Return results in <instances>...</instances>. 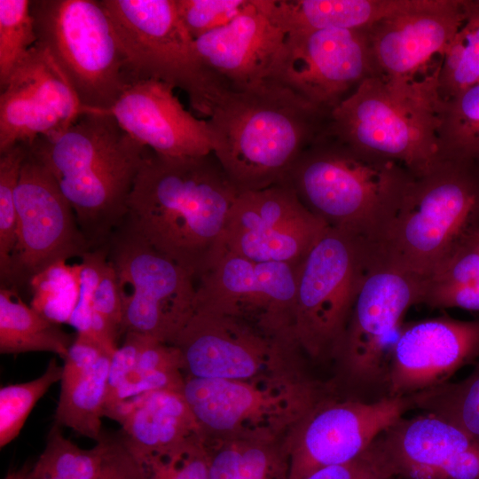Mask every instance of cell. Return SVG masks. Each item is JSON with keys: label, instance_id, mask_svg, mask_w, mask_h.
I'll use <instances>...</instances> for the list:
<instances>
[{"label": "cell", "instance_id": "1", "mask_svg": "<svg viewBox=\"0 0 479 479\" xmlns=\"http://www.w3.org/2000/svg\"><path fill=\"white\" fill-rule=\"evenodd\" d=\"M238 194L213 153L168 157L150 151L123 223L198 279L225 247L224 231Z\"/></svg>", "mask_w": 479, "mask_h": 479}, {"label": "cell", "instance_id": "2", "mask_svg": "<svg viewBox=\"0 0 479 479\" xmlns=\"http://www.w3.org/2000/svg\"><path fill=\"white\" fill-rule=\"evenodd\" d=\"M326 113L272 80L224 86L208 114L212 153L239 192L283 182L326 130Z\"/></svg>", "mask_w": 479, "mask_h": 479}, {"label": "cell", "instance_id": "3", "mask_svg": "<svg viewBox=\"0 0 479 479\" xmlns=\"http://www.w3.org/2000/svg\"><path fill=\"white\" fill-rule=\"evenodd\" d=\"M30 151L55 178L90 249L105 247L127 215L135 179L150 149L108 112L82 114Z\"/></svg>", "mask_w": 479, "mask_h": 479}, {"label": "cell", "instance_id": "4", "mask_svg": "<svg viewBox=\"0 0 479 479\" xmlns=\"http://www.w3.org/2000/svg\"><path fill=\"white\" fill-rule=\"evenodd\" d=\"M412 177L403 164L353 148L325 130L301 153L286 180L329 227L372 245L397 213Z\"/></svg>", "mask_w": 479, "mask_h": 479}, {"label": "cell", "instance_id": "5", "mask_svg": "<svg viewBox=\"0 0 479 479\" xmlns=\"http://www.w3.org/2000/svg\"><path fill=\"white\" fill-rule=\"evenodd\" d=\"M444 105L438 65L420 76L373 75L330 113L326 132L353 148L396 161L419 177L442 161L438 130Z\"/></svg>", "mask_w": 479, "mask_h": 479}, {"label": "cell", "instance_id": "6", "mask_svg": "<svg viewBox=\"0 0 479 479\" xmlns=\"http://www.w3.org/2000/svg\"><path fill=\"white\" fill-rule=\"evenodd\" d=\"M479 232V171L475 162L442 160L413 177L372 253L429 278Z\"/></svg>", "mask_w": 479, "mask_h": 479}, {"label": "cell", "instance_id": "7", "mask_svg": "<svg viewBox=\"0 0 479 479\" xmlns=\"http://www.w3.org/2000/svg\"><path fill=\"white\" fill-rule=\"evenodd\" d=\"M35 44L51 58L85 112H108L134 82L113 24L95 0H34Z\"/></svg>", "mask_w": 479, "mask_h": 479}, {"label": "cell", "instance_id": "8", "mask_svg": "<svg viewBox=\"0 0 479 479\" xmlns=\"http://www.w3.org/2000/svg\"><path fill=\"white\" fill-rule=\"evenodd\" d=\"M182 394L206 437L279 441L327 395L302 373L266 380L186 377Z\"/></svg>", "mask_w": 479, "mask_h": 479}, {"label": "cell", "instance_id": "9", "mask_svg": "<svg viewBox=\"0 0 479 479\" xmlns=\"http://www.w3.org/2000/svg\"><path fill=\"white\" fill-rule=\"evenodd\" d=\"M115 31L134 81L155 79L183 90L207 115L224 86L198 55L175 0H99Z\"/></svg>", "mask_w": 479, "mask_h": 479}, {"label": "cell", "instance_id": "10", "mask_svg": "<svg viewBox=\"0 0 479 479\" xmlns=\"http://www.w3.org/2000/svg\"><path fill=\"white\" fill-rule=\"evenodd\" d=\"M371 258V246L328 227L299 265L294 336L312 357H333Z\"/></svg>", "mask_w": 479, "mask_h": 479}, {"label": "cell", "instance_id": "11", "mask_svg": "<svg viewBox=\"0 0 479 479\" xmlns=\"http://www.w3.org/2000/svg\"><path fill=\"white\" fill-rule=\"evenodd\" d=\"M122 303V334L174 344L196 309L195 277L124 223L108 242Z\"/></svg>", "mask_w": 479, "mask_h": 479}, {"label": "cell", "instance_id": "12", "mask_svg": "<svg viewBox=\"0 0 479 479\" xmlns=\"http://www.w3.org/2000/svg\"><path fill=\"white\" fill-rule=\"evenodd\" d=\"M424 279L371 253L346 328L333 355L360 387L386 385L390 352L408 309L421 303Z\"/></svg>", "mask_w": 479, "mask_h": 479}, {"label": "cell", "instance_id": "13", "mask_svg": "<svg viewBox=\"0 0 479 479\" xmlns=\"http://www.w3.org/2000/svg\"><path fill=\"white\" fill-rule=\"evenodd\" d=\"M173 345L182 354L186 377L251 381L302 373L296 343L201 310H195Z\"/></svg>", "mask_w": 479, "mask_h": 479}, {"label": "cell", "instance_id": "14", "mask_svg": "<svg viewBox=\"0 0 479 479\" xmlns=\"http://www.w3.org/2000/svg\"><path fill=\"white\" fill-rule=\"evenodd\" d=\"M377 75L365 28H331L287 33L269 80L330 114Z\"/></svg>", "mask_w": 479, "mask_h": 479}, {"label": "cell", "instance_id": "15", "mask_svg": "<svg viewBox=\"0 0 479 479\" xmlns=\"http://www.w3.org/2000/svg\"><path fill=\"white\" fill-rule=\"evenodd\" d=\"M298 268L253 261L224 248L197 279L195 310L243 320L298 345L294 336Z\"/></svg>", "mask_w": 479, "mask_h": 479}, {"label": "cell", "instance_id": "16", "mask_svg": "<svg viewBox=\"0 0 479 479\" xmlns=\"http://www.w3.org/2000/svg\"><path fill=\"white\" fill-rule=\"evenodd\" d=\"M17 240L4 287L16 289L51 264L91 250L58 183L28 151L14 192Z\"/></svg>", "mask_w": 479, "mask_h": 479}, {"label": "cell", "instance_id": "17", "mask_svg": "<svg viewBox=\"0 0 479 479\" xmlns=\"http://www.w3.org/2000/svg\"><path fill=\"white\" fill-rule=\"evenodd\" d=\"M412 408L410 397L386 395L372 402L327 397L285 438L289 479L354 460Z\"/></svg>", "mask_w": 479, "mask_h": 479}, {"label": "cell", "instance_id": "18", "mask_svg": "<svg viewBox=\"0 0 479 479\" xmlns=\"http://www.w3.org/2000/svg\"><path fill=\"white\" fill-rule=\"evenodd\" d=\"M328 227L285 180L262 190L239 192L229 213L224 242L227 250L253 261L298 266Z\"/></svg>", "mask_w": 479, "mask_h": 479}, {"label": "cell", "instance_id": "19", "mask_svg": "<svg viewBox=\"0 0 479 479\" xmlns=\"http://www.w3.org/2000/svg\"><path fill=\"white\" fill-rule=\"evenodd\" d=\"M85 110L62 72L35 44L0 94V154L19 144L53 137Z\"/></svg>", "mask_w": 479, "mask_h": 479}, {"label": "cell", "instance_id": "20", "mask_svg": "<svg viewBox=\"0 0 479 479\" xmlns=\"http://www.w3.org/2000/svg\"><path fill=\"white\" fill-rule=\"evenodd\" d=\"M479 358V318L448 315L404 323L392 347L388 396L409 397L449 381Z\"/></svg>", "mask_w": 479, "mask_h": 479}, {"label": "cell", "instance_id": "21", "mask_svg": "<svg viewBox=\"0 0 479 479\" xmlns=\"http://www.w3.org/2000/svg\"><path fill=\"white\" fill-rule=\"evenodd\" d=\"M465 0H408L365 28L381 75L412 77L434 55L442 57L460 27Z\"/></svg>", "mask_w": 479, "mask_h": 479}, {"label": "cell", "instance_id": "22", "mask_svg": "<svg viewBox=\"0 0 479 479\" xmlns=\"http://www.w3.org/2000/svg\"><path fill=\"white\" fill-rule=\"evenodd\" d=\"M287 35L277 0H250L231 22L195 39V46L223 85L246 87L270 79Z\"/></svg>", "mask_w": 479, "mask_h": 479}, {"label": "cell", "instance_id": "23", "mask_svg": "<svg viewBox=\"0 0 479 479\" xmlns=\"http://www.w3.org/2000/svg\"><path fill=\"white\" fill-rule=\"evenodd\" d=\"M379 440L400 479H479V440L432 413L402 417Z\"/></svg>", "mask_w": 479, "mask_h": 479}, {"label": "cell", "instance_id": "24", "mask_svg": "<svg viewBox=\"0 0 479 479\" xmlns=\"http://www.w3.org/2000/svg\"><path fill=\"white\" fill-rule=\"evenodd\" d=\"M135 140L168 157L212 153L207 120L195 117L174 94V88L155 79L132 82L108 111Z\"/></svg>", "mask_w": 479, "mask_h": 479}, {"label": "cell", "instance_id": "25", "mask_svg": "<svg viewBox=\"0 0 479 479\" xmlns=\"http://www.w3.org/2000/svg\"><path fill=\"white\" fill-rule=\"evenodd\" d=\"M115 421L123 442L141 463L203 441L206 436L181 391L149 392L127 404Z\"/></svg>", "mask_w": 479, "mask_h": 479}, {"label": "cell", "instance_id": "26", "mask_svg": "<svg viewBox=\"0 0 479 479\" xmlns=\"http://www.w3.org/2000/svg\"><path fill=\"white\" fill-rule=\"evenodd\" d=\"M111 356L86 335L76 334L62 365L54 423L99 441Z\"/></svg>", "mask_w": 479, "mask_h": 479}, {"label": "cell", "instance_id": "27", "mask_svg": "<svg viewBox=\"0 0 479 479\" xmlns=\"http://www.w3.org/2000/svg\"><path fill=\"white\" fill-rule=\"evenodd\" d=\"M185 379L178 348L145 336L130 365H110L104 416L115 420L127 404L154 390L182 391Z\"/></svg>", "mask_w": 479, "mask_h": 479}, {"label": "cell", "instance_id": "28", "mask_svg": "<svg viewBox=\"0 0 479 479\" xmlns=\"http://www.w3.org/2000/svg\"><path fill=\"white\" fill-rule=\"evenodd\" d=\"M408 0H277L287 33L365 29L403 8Z\"/></svg>", "mask_w": 479, "mask_h": 479}, {"label": "cell", "instance_id": "29", "mask_svg": "<svg viewBox=\"0 0 479 479\" xmlns=\"http://www.w3.org/2000/svg\"><path fill=\"white\" fill-rule=\"evenodd\" d=\"M208 479H289V455L279 441L206 437Z\"/></svg>", "mask_w": 479, "mask_h": 479}, {"label": "cell", "instance_id": "30", "mask_svg": "<svg viewBox=\"0 0 479 479\" xmlns=\"http://www.w3.org/2000/svg\"><path fill=\"white\" fill-rule=\"evenodd\" d=\"M75 339L23 302L16 289L0 287L1 354L45 351L65 359Z\"/></svg>", "mask_w": 479, "mask_h": 479}, {"label": "cell", "instance_id": "31", "mask_svg": "<svg viewBox=\"0 0 479 479\" xmlns=\"http://www.w3.org/2000/svg\"><path fill=\"white\" fill-rule=\"evenodd\" d=\"M464 20L438 64V89L449 100L479 82V0H465Z\"/></svg>", "mask_w": 479, "mask_h": 479}, {"label": "cell", "instance_id": "32", "mask_svg": "<svg viewBox=\"0 0 479 479\" xmlns=\"http://www.w3.org/2000/svg\"><path fill=\"white\" fill-rule=\"evenodd\" d=\"M461 381L409 396L413 408L436 415L479 440V358Z\"/></svg>", "mask_w": 479, "mask_h": 479}, {"label": "cell", "instance_id": "33", "mask_svg": "<svg viewBox=\"0 0 479 479\" xmlns=\"http://www.w3.org/2000/svg\"><path fill=\"white\" fill-rule=\"evenodd\" d=\"M438 140L441 160L479 162V82L444 101Z\"/></svg>", "mask_w": 479, "mask_h": 479}, {"label": "cell", "instance_id": "34", "mask_svg": "<svg viewBox=\"0 0 479 479\" xmlns=\"http://www.w3.org/2000/svg\"><path fill=\"white\" fill-rule=\"evenodd\" d=\"M105 437L90 449H82L64 436L61 427L53 423L46 446L32 470L48 479H98Z\"/></svg>", "mask_w": 479, "mask_h": 479}, {"label": "cell", "instance_id": "35", "mask_svg": "<svg viewBox=\"0 0 479 479\" xmlns=\"http://www.w3.org/2000/svg\"><path fill=\"white\" fill-rule=\"evenodd\" d=\"M31 307L48 319L68 323L80 293V263L57 262L29 281Z\"/></svg>", "mask_w": 479, "mask_h": 479}, {"label": "cell", "instance_id": "36", "mask_svg": "<svg viewBox=\"0 0 479 479\" xmlns=\"http://www.w3.org/2000/svg\"><path fill=\"white\" fill-rule=\"evenodd\" d=\"M61 375L62 366L52 358L36 379L0 389L1 448L18 436L35 404L54 383L60 381Z\"/></svg>", "mask_w": 479, "mask_h": 479}, {"label": "cell", "instance_id": "37", "mask_svg": "<svg viewBox=\"0 0 479 479\" xmlns=\"http://www.w3.org/2000/svg\"><path fill=\"white\" fill-rule=\"evenodd\" d=\"M31 1L0 0V88L36 43Z\"/></svg>", "mask_w": 479, "mask_h": 479}, {"label": "cell", "instance_id": "38", "mask_svg": "<svg viewBox=\"0 0 479 479\" xmlns=\"http://www.w3.org/2000/svg\"><path fill=\"white\" fill-rule=\"evenodd\" d=\"M28 145L19 144L0 154V281L8 278L17 240L14 192Z\"/></svg>", "mask_w": 479, "mask_h": 479}, {"label": "cell", "instance_id": "39", "mask_svg": "<svg viewBox=\"0 0 479 479\" xmlns=\"http://www.w3.org/2000/svg\"><path fill=\"white\" fill-rule=\"evenodd\" d=\"M250 0H175L178 16L197 39L218 29L236 18Z\"/></svg>", "mask_w": 479, "mask_h": 479}, {"label": "cell", "instance_id": "40", "mask_svg": "<svg viewBox=\"0 0 479 479\" xmlns=\"http://www.w3.org/2000/svg\"><path fill=\"white\" fill-rule=\"evenodd\" d=\"M146 479H208L205 440L142 464Z\"/></svg>", "mask_w": 479, "mask_h": 479}, {"label": "cell", "instance_id": "41", "mask_svg": "<svg viewBox=\"0 0 479 479\" xmlns=\"http://www.w3.org/2000/svg\"><path fill=\"white\" fill-rule=\"evenodd\" d=\"M303 479H400L395 473L379 437L354 460L319 468Z\"/></svg>", "mask_w": 479, "mask_h": 479}, {"label": "cell", "instance_id": "42", "mask_svg": "<svg viewBox=\"0 0 479 479\" xmlns=\"http://www.w3.org/2000/svg\"><path fill=\"white\" fill-rule=\"evenodd\" d=\"M108 244L88 251L82 256L80 263V293L68 324L80 334L88 331L92 314L95 290L99 282L103 268L107 261Z\"/></svg>", "mask_w": 479, "mask_h": 479}, {"label": "cell", "instance_id": "43", "mask_svg": "<svg viewBox=\"0 0 479 479\" xmlns=\"http://www.w3.org/2000/svg\"><path fill=\"white\" fill-rule=\"evenodd\" d=\"M475 235L426 279L479 287V250Z\"/></svg>", "mask_w": 479, "mask_h": 479}, {"label": "cell", "instance_id": "44", "mask_svg": "<svg viewBox=\"0 0 479 479\" xmlns=\"http://www.w3.org/2000/svg\"><path fill=\"white\" fill-rule=\"evenodd\" d=\"M105 451L98 479H146L143 465L135 458L121 435L104 434Z\"/></svg>", "mask_w": 479, "mask_h": 479}, {"label": "cell", "instance_id": "45", "mask_svg": "<svg viewBox=\"0 0 479 479\" xmlns=\"http://www.w3.org/2000/svg\"><path fill=\"white\" fill-rule=\"evenodd\" d=\"M92 312L103 317L122 334V303L117 276L112 263L107 261L95 290Z\"/></svg>", "mask_w": 479, "mask_h": 479}, {"label": "cell", "instance_id": "46", "mask_svg": "<svg viewBox=\"0 0 479 479\" xmlns=\"http://www.w3.org/2000/svg\"><path fill=\"white\" fill-rule=\"evenodd\" d=\"M30 468L25 467L19 471L9 473L4 479H29Z\"/></svg>", "mask_w": 479, "mask_h": 479}, {"label": "cell", "instance_id": "47", "mask_svg": "<svg viewBox=\"0 0 479 479\" xmlns=\"http://www.w3.org/2000/svg\"><path fill=\"white\" fill-rule=\"evenodd\" d=\"M475 243H476L477 248L479 250V232L475 235Z\"/></svg>", "mask_w": 479, "mask_h": 479}, {"label": "cell", "instance_id": "48", "mask_svg": "<svg viewBox=\"0 0 479 479\" xmlns=\"http://www.w3.org/2000/svg\"><path fill=\"white\" fill-rule=\"evenodd\" d=\"M475 165H476V167H477V169H478V171H479V162H475Z\"/></svg>", "mask_w": 479, "mask_h": 479}]
</instances>
